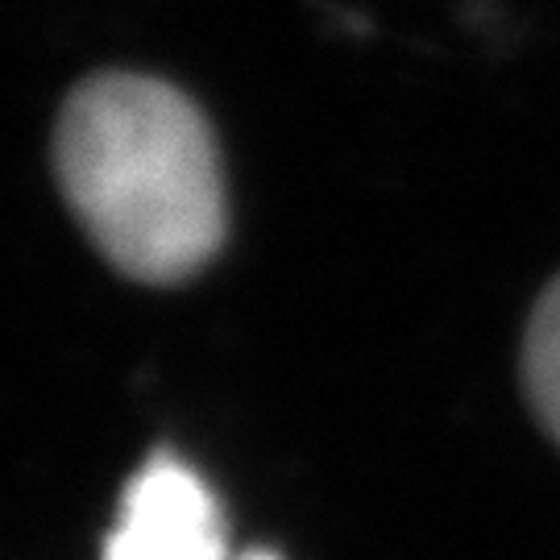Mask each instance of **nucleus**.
<instances>
[{"instance_id":"f257e3e1","label":"nucleus","mask_w":560,"mask_h":560,"mask_svg":"<svg viewBox=\"0 0 560 560\" xmlns=\"http://www.w3.org/2000/svg\"><path fill=\"white\" fill-rule=\"evenodd\" d=\"M55 175L83 233L120 275L150 287L191 279L229 229L221 150L179 88L104 71L55 125Z\"/></svg>"},{"instance_id":"7ed1b4c3","label":"nucleus","mask_w":560,"mask_h":560,"mask_svg":"<svg viewBox=\"0 0 560 560\" xmlns=\"http://www.w3.org/2000/svg\"><path fill=\"white\" fill-rule=\"evenodd\" d=\"M523 382L544 428L560 441V279L548 287L532 312L523 340Z\"/></svg>"},{"instance_id":"f03ea898","label":"nucleus","mask_w":560,"mask_h":560,"mask_svg":"<svg viewBox=\"0 0 560 560\" xmlns=\"http://www.w3.org/2000/svg\"><path fill=\"white\" fill-rule=\"evenodd\" d=\"M104 560H282L270 548L229 552L221 502L175 453H154L125 486Z\"/></svg>"}]
</instances>
